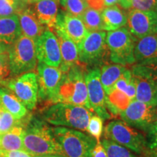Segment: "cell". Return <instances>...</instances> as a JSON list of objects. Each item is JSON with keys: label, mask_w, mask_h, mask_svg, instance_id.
<instances>
[{"label": "cell", "mask_w": 157, "mask_h": 157, "mask_svg": "<svg viewBox=\"0 0 157 157\" xmlns=\"http://www.w3.org/2000/svg\"><path fill=\"white\" fill-rule=\"evenodd\" d=\"M55 29L63 31L77 46L84 40L89 32L81 17L69 14L65 11L58 13Z\"/></svg>", "instance_id": "cell-16"}, {"label": "cell", "mask_w": 157, "mask_h": 157, "mask_svg": "<svg viewBox=\"0 0 157 157\" xmlns=\"http://www.w3.org/2000/svg\"><path fill=\"white\" fill-rule=\"evenodd\" d=\"M28 5L25 0H0V16L17 15Z\"/></svg>", "instance_id": "cell-30"}, {"label": "cell", "mask_w": 157, "mask_h": 157, "mask_svg": "<svg viewBox=\"0 0 157 157\" xmlns=\"http://www.w3.org/2000/svg\"><path fill=\"white\" fill-rule=\"evenodd\" d=\"M16 123L17 120L14 117L0 105V135H2L17 125Z\"/></svg>", "instance_id": "cell-32"}, {"label": "cell", "mask_w": 157, "mask_h": 157, "mask_svg": "<svg viewBox=\"0 0 157 157\" xmlns=\"http://www.w3.org/2000/svg\"><path fill=\"white\" fill-rule=\"evenodd\" d=\"M8 46L9 45H7L5 43L0 42V54L7 52V49H8Z\"/></svg>", "instance_id": "cell-41"}, {"label": "cell", "mask_w": 157, "mask_h": 157, "mask_svg": "<svg viewBox=\"0 0 157 157\" xmlns=\"http://www.w3.org/2000/svg\"><path fill=\"white\" fill-rule=\"evenodd\" d=\"M137 40L125 26L109 31L105 41L110 60L123 66L135 63L134 48Z\"/></svg>", "instance_id": "cell-7"}, {"label": "cell", "mask_w": 157, "mask_h": 157, "mask_svg": "<svg viewBox=\"0 0 157 157\" xmlns=\"http://www.w3.org/2000/svg\"><path fill=\"white\" fill-rule=\"evenodd\" d=\"M59 4L65 12L79 17L89 7L87 0H59Z\"/></svg>", "instance_id": "cell-29"}, {"label": "cell", "mask_w": 157, "mask_h": 157, "mask_svg": "<svg viewBox=\"0 0 157 157\" xmlns=\"http://www.w3.org/2000/svg\"><path fill=\"white\" fill-rule=\"evenodd\" d=\"M104 31H114L124 27L127 23V15L119 6L105 7L101 13Z\"/></svg>", "instance_id": "cell-22"}, {"label": "cell", "mask_w": 157, "mask_h": 157, "mask_svg": "<svg viewBox=\"0 0 157 157\" xmlns=\"http://www.w3.org/2000/svg\"><path fill=\"white\" fill-rule=\"evenodd\" d=\"M25 1L29 4H33L36 0H25Z\"/></svg>", "instance_id": "cell-44"}, {"label": "cell", "mask_w": 157, "mask_h": 157, "mask_svg": "<svg viewBox=\"0 0 157 157\" xmlns=\"http://www.w3.org/2000/svg\"><path fill=\"white\" fill-rule=\"evenodd\" d=\"M105 38V31H89L78 46V61L87 66L101 63L108 51Z\"/></svg>", "instance_id": "cell-9"}, {"label": "cell", "mask_w": 157, "mask_h": 157, "mask_svg": "<svg viewBox=\"0 0 157 157\" xmlns=\"http://www.w3.org/2000/svg\"><path fill=\"white\" fill-rule=\"evenodd\" d=\"M129 32L136 39L157 34V10L142 11L130 9L127 14Z\"/></svg>", "instance_id": "cell-14"}, {"label": "cell", "mask_w": 157, "mask_h": 157, "mask_svg": "<svg viewBox=\"0 0 157 157\" xmlns=\"http://www.w3.org/2000/svg\"><path fill=\"white\" fill-rule=\"evenodd\" d=\"M11 71L10 66L9 56L7 52L0 54V84L8 78Z\"/></svg>", "instance_id": "cell-34"}, {"label": "cell", "mask_w": 157, "mask_h": 157, "mask_svg": "<svg viewBox=\"0 0 157 157\" xmlns=\"http://www.w3.org/2000/svg\"><path fill=\"white\" fill-rule=\"evenodd\" d=\"M33 157H66V156L60 154H44V155H39V156H35Z\"/></svg>", "instance_id": "cell-42"}, {"label": "cell", "mask_w": 157, "mask_h": 157, "mask_svg": "<svg viewBox=\"0 0 157 157\" xmlns=\"http://www.w3.org/2000/svg\"><path fill=\"white\" fill-rule=\"evenodd\" d=\"M125 66L120 64H105L101 67V82L105 95H109L114 87V84L121 77L124 71L127 69Z\"/></svg>", "instance_id": "cell-25"}, {"label": "cell", "mask_w": 157, "mask_h": 157, "mask_svg": "<svg viewBox=\"0 0 157 157\" xmlns=\"http://www.w3.org/2000/svg\"><path fill=\"white\" fill-rule=\"evenodd\" d=\"M146 133L147 147L148 150V154L157 157V119Z\"/></svg>", "instance_id": "cell-33"}, {"label": "cell", "mask_w": 157, "mask_h": 157, "mask_svg": "<svg viewBox=\"0 0 157 157\" xmlns=\"http://www.w3.org/2000/svg\"><path fill=\"white\" fill-rule=\"evenodd\" d=\"M119 5L123 9H130L132 0H119Z\"/></svg>", "instance_id": "cell-39"}, {"label": "cell", "mask_w": 157, "mask_h": 157, "mask_svg": "<svg viewBox=\"0 0 157 157\" xmlns=\"http://www.w3.org/2000/svg\"><path fill=\"white\" fill-rule=\"evenodd\" d=\"M93 111L74 104L57 103L47 108L43 118L47 122L56 126L67 127L81 131H87V127Z\"/></svg>", "instance_id": "cell-3"}, {"label": "cell", "mask_w": 157, "mask_h": 157, "mask_svg": "<svg viewBox=\"0 0 157 157\" xmlns=\"http://www.w3.org/2000/svg\"><path fill=\"white\" fill-rule=\"evenodd\" d=\"M103 120L101 117L96 115H93L90 117L87 127V132H88L95 139L97 142H101L100 139L103 133Z\"/></svg>", "instance_id": "cell-31"}, {"label": "cell", "mask_w": 157, "mask_h": 157, "mask_svg": "<svg viewBox=\"0 0 157 157\" xmlns=\"http://www.w3.org/2000/svg\"><path fill=\"white\" fill-rule=\"evenodd\" d=\"M143 157H155V156H152V155H151V154H147V155H146V156H144Z\"/></svg>", "instance_id": "cell-45"}, {"label": "cell", "mask_w": 157, "mask_h": 157, "mask_svg": "<svg viewBox=\"0 0 157 157\" xmlns=\"http://www.w3.org/2000/svg\"></svg>", "instance_id": "cell-47"}, {"label": "cell", "mask_w": 157, "mask_h": 157, "mask_svg": "<svg viewBox=\"0 0 157 157\" xmlns=\"http://www.w3.org/2000/svg\"><path fill=\"white\" fill-rule=\"evenodd\" d=\"M0 156L1 157H33L29 153L24 150L11 151H0Z\"/></svg>", "instance_id": "cell-36"}, {"label": "cell", "mask_w": 157, "mask_h": 157, "mask_svg": "<svg viewBox=\"0 0 157 157\" xmlns=\"http://www.w3.org/2000/svg\"><path fill=\"white\" fill-rule=\"evenodd\" d=\"M17 15L19 19L21 35L33 39L34 42L46 30L37 18L32 4H29L23 7Z\"/></svg>", "instance_id": "cell-18"}, {"label": "cell", "mask_w": 157, "mask_h": 157, "mask_svg": "<svg viewBox=\"0 0 157 157\" xmlns=\"http://www.w3.org/2000/svg\"><path fill=\"white\" fill-rule=\"evenodd\" d=\"M62 76L63 72L59 68L52 67L43 63L38 62V100H41L48 104L56 103L57 93Z\"/></svg>", "instance_id": "cell-12"}, {"label": "cell", "mask_w": 157, "mask_h": 157, "mask_svg": "<svg viewBox=\"0 0 157 157\" xmlns=\"http://www.w3.org/2000/svg\"><path fill=\"white\" fill-rule=\"evenodd\" d=\"M149 67L151 69L153 75H154L155 79H156V81L157 82V64L153 66H149Z\"/></svg>", "instance_id": "cell-43"}, {"label": "cell", "mask_w": 157, "mask_h": 157, "mask_svg": "<svg viewBox=\"0 0 157 157\" xmlns=\"http://www.w3.org/2000/svg\"><path fill=\"white\" fill-rule=\"evenodd\" d=\"M84 76L83 66L78 63L71 68L66 73H63L57 93L56 103L74 104L93 111L88 101Z\"/></svg>", "instance_id": "cell-2"}, {"label": "cell", "mask_w": 157, "mask_h": 157, "mask_svg": "<svg viewBox=\"0 0 157 157\" xmlns=\"http://www.w3.org/2000/svg\"><path fill=\"white\" fill-rule=\"evenodd\" d=\"M0 157H1V156H0Z\"/></svg>", "instance_id": "cell-48"}, {"label": "cell", "mask_w": 157, "mask_h": 157, "mask_svg": "<svg viewBox=\"0 0 157 157\" xmlns=\"http://www.w3.org/2000/svg\"><path fill=\"white\" fill-rule=\"evenodd\" d=\"M101 144L105 148L108 157H140L132 154L125 147L108 139L104 138Z\"/></svg>", "instance_id": "cell-28"}, {"label": "cell", "mask_w": 157, "mask_h": 157, "mask_svg": "<svg viewBox=\"0 0 157 157\" xmlns=\"http://www.w3.org/2000/svg\"><path fill=\"white\" fill-rule=\"evenodd\" d=\"M36 1H35V2H36Z\"/></svg>", "instance_id": "cell-46"}, {"label": "cell", "mask_w": 157, "mask_h": 157, "mask_svg": "<svg viewBox=\"0 0 157 157\" xmlns=\"http://www.w3.org/2000/svg\"><path fill=\"white\" fill-rule=\"evenodd\" d=\"M52 132L66 157H92L96 140L77 129L57 127Z\"/></svg>", "instance_id": "cell-4"}, {"label": "cell", "mask_w": 157, "mask_h": 157, "mask_svg": "<svg viewBox=\"0 0 157 157\" xmlns=\"http://www.w3.org/2000/svg\"><path fill=\"white\" fill-rule=\"evenodd\" d=\"M104 138L108 139L137 154H148L146 137L137 129L121 120L109 121L104 129Z\"/></svg>", "instance_id": "cell-5"}, {"label": "cell", "mask_w": 157, "mask_h": 157, "mask_svg": "<svg viewBox=\"0 0 157 157\" xmlns=\"http://www.w3.org/2000/svg\"><path fill=\"white\" fill-rule=\"evenodd\" d=\"M35 50L39 62L59 68L61 56L56 35L50 29H46L35 41Z\"/></svg>", "instance_id": "cell-15"}, {"label": "cell", "mask_w": 157, "mask_h": 157, "mask_svg": "<svg viewBox=\"0 0 157 157\" xmlns=\"http://www.w3.org/2000/svg\"><path fill=\"white\" fill-rule=\"evenodd\" d=\"M119 116L130 127L146 132L157 119V107L135 99Z\"/></svg>", "instance_id": "cell-11"}, {"label": "cell", "mask_w": 157, "mask_h": 157, "mask_svg": "<svg viewBox=\"0 0 157 157\" xmlns=\"http://www.w3.org/2000/svg\"><path fill=\"white\" fill-rule=\"evenodd\" d=\"M23 150L32 156L44 154L65 156L63 149L52 132L44 121L34 119L24 128Z\"/></svg>", "instance_id": "cell-1"}, {"label": "cell", "mask_w": 157, "mask_h": 157, "mask_svg": "<svg viewBox=\"0 0 157 157\" xmlns=\"http://www.w3.org/2000/svg\"><path fill=\"white\" fill-rule=\"evenodd\" d=\"M1 85L9 89L29 110H34L38 101L37 74L34 71L8 78Z\"/></svg>", "instance_id": "cell-8"}, {"label": "cell", "mask_w": 157, "mask_h": 157, "mask_svg": "<svg viewBox=\"0 0 157 157\" xmlns=\"http://www.w3.org/2000/svg\"><path fill=\"white\" fill-rule=\"evenodd\" d=\"M0 104L17 121L28 114V110L17 98L7 87H0Z\"/></svg>", "instance_id": "cell-23"}, {"label": "cell", "mask_w": 157, "mask_h": 157, "mask_svg": "<svg viewBox=\"0 0 157 157\" xmlns=\"http://www.w3.org/2000/svg\"><path fill=\"white\" fill-rule=\"evenodd\" d=\"M11 74L14 76L31 72L36 68L37 58L35 42L29 37L21 36L7 49Z\"/></svg>", "instance_id": "cell-6"}, {"label": "cell", "mask_w": 157, "mask_h": 157, "mask_svg": "<svg viewBox=\"0 0 157 157\" xmlns=\"http://www.w3.org/2000/svg\"><path fill=\"white\" fill-rule=\"evenodd\" d=\"M81 19L88 31H104L101 13L97 10L89 7L82 14Z\"/></svg>", "instance_id": "cell-27"}, {"label": "cell", "mask_w": 157, "mask_h": 157, "mask_svg": "<svg viewBox=\"0 0 157 157\" xmlns=\"http://www.w3.org/2000/svg\"><path fill=\"white\" fill-rule=\"evenodd\" d=\"M54 31L58 40L61 56V63L59 68L63 73H66L78 62V46L63 31L58 29H55Z\"/></svg>", "instance_id": "cell-19"}, {"label": "cell", "mask_w": 157, "mask_h": 157, "mask_svg": "<svg viewBox=\"0 0 157 157\" xmlns=\"http://www.w3.org/2000/svg\"><path fill=\"white\" fill-rule=\"evenodd\" d=\"M130 71L136 84L135 100L157 107V82L151 68L135 64Z\"/></svg>", "instance_id": "cell-10"}, {"label": "cell", "mask_w": 157, "mask_h": 157, "mask_svg": "<svg viewBox=\"0 0 157 157\" xmlns=\"http://www.w3.org/2000/svg\"><path fill=\"white\" fill-rule=\"evenodd\" d=\"M131 100L126 94L113 88L109 95H106L105 104L108 111L112 116H118L124 111L130 103Z\"/></svg>", "instance_id": "cell-26"}, {"label": "cell", "mask_w": 157, "mask_h": 157, "mask_svg": "<svg viewBox=\"0 0 157 157\" xmlns=\"http://www.w3.org/2000/svg\"><path fill=\"white\" fill-rule=\"evenodd\" d=\"M59 0H36L32 4L37 18L41 24L54 30L58 14Z\"/></svg>", "instance_id": "cell-20"}, {"label": "cell", "mask_w": 157, "mask_h": 157, "mask_svg": "<svg viewBox=\"0 0 157 157\" xmlns=\"http://www.w3.org/2000/svg\"><path fill=\"white\" fill-rule=\"evenodd\" d=\"M23 135L24 128L20 125H15L7 132L0 135V151L23 150Z\"/></svg>", "instance_id": "cell-24"}, {"label": "cell", "mask_w": 157, "mask_h": 157, "mask_svg": "<svg viewBox=\"0 0 157 157\" xmlns=\"http://www.w3.org/2000/svg\"><path fill=\"white\" fill-rule=\"evenodd\" d=\"M135 63L144 66L157 64V34L137 39L134 48Z\"/></svg>", "instance_id": "cell-17"}, {"label": "cell", "mask_w": 157, "mask_h": 157, "mask_svg": "<svg viewBox=\"0 0 157 157\" xmlns=\"http://www.w3.org/2000/svg\"><path fill=\"white\" fill-rule=\"evenodd\" d=\"M21 35V26L17 15L0 16V42L10 45Z\"/></svg>", "instance_id": "cell-21"}, {"label": "cell", "mask_w": 157, "mask_h": 157, "mask_svg": "<svg viewBox=\"0 0 157 157\" xmlns=\"http://www.w3.org/2000/svg\"><path fill=\"white\" fill-rule=\"evenodd\" d=\"M101 70L98 67H94L85 74L86 86L87 90L88 101L93 111L97 113L103 120L111 118V115L108 111L105 104L106 95L101 82Z\"/></svg>", "instance_id": "cell-13"}, {"label": "cell", "mask_w": 157, "mask_h": 157, "mask_svg": "<svg viewBox=\"0 0 157 157\" xmlns=\"http://www.w3.org/2000/svg\"><path fill=\"white\" fill-rule=\"evenodd\" d=\"M130 9L142 11L157 10V0H132Z\"/></svg>", "instance_id": "cell-35"}, {"label": "cell", "mask_w": 157, "mask_h": 157, "mask_svg": "<svg viewBox=\"0 0 157 157\" xmlns=\"http://www.w3.org/2000/svg\"><path fill=\"white\" fill-rule=\"evenodd\" d=\"M124 93L126 94V95L131 101H133V100L135 99V96H136V84H135L133 77L130 80V82H129Z\"/></svg>", "instance_id": "cell-37"}, {"label": "cell", "mask_w": 157, "mask_h": 157, "mask_svg": "<svg viewBox=\"0 0 157 157\" xmlns=\"http://www.w3.org/2000/svg\"><path fill=\"white\" fill-rule=\"evenodd\" d=\"M119 2V0H103L104 7H111V6L116 5Z\"/></svg>", "instance_id": "cell-40"}, {"label": "cell", "mask_w": 157, "mask_h": 157, "mask_svg": "<svg viewBox=\"0 0 157 157\" xmlns=\"http://www.w3.org/2000/svg\"><path fill=\"white\" fill-rule=\"evenodd\" d=\"M92 157H108L105 148L101 142H97L93 151Z\"/></svg>", "instance_id": "cell-38"}]
</instances>
